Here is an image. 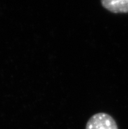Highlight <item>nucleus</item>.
Here are the masks:
<instances>
[{
  "label": "nucleus",
  "instance_id": "obj_1",
  "mask_svg": "<svg viewBox=\"0 0 128 129\" xmlns=\"http://www.w3.org/2000/svg\"><path fill=\"white\" fill-rule=\"evenodd\" d=\"M85 129H118L116 122L108 113H97L88 121Z\"/></svg>",
  "mask_w": 128,
  "mask_h": 129
},
{
  "label": "nucleus",
  "instance_id": "obj_2",
  "mask_svg": "<svg viewBox=\"0 0 128 129\" xmlns=\"http://www.w3.org/2000/svg\"><path fill=\"white\" fill-rule=\"evenodd\" d=\"M101 3L112 13H128V0H101Z\"/></svg>",
  "mask_w": 128,
  "mask_h": 129
}]
</instances>
